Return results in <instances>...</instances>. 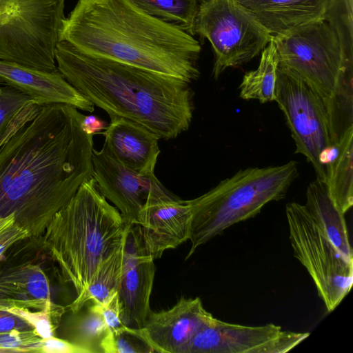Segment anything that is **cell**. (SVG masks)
<instances>
[{"instance_id": "obj_20", "label": "cell", "mask_w": 353, "mask_h": 353, "mask_svg": "<svg viewBox=\"0 0 353 353\" xmlns=\"http://www.w3.org/2000/svg\"><path fill=\"white\" fill-rule=\"evenodd\" d=\"M305 208L316 225L338 250L353 261L344 213L332 199L325 181L316 178L307 186Z\"/></svg>"}, {"instance_id": "obj_6", "label": "cell", "mask_w": 353, "mask_h": 353, "mask_svg": "<svg viewBox=\"0 0 353 353\" xmlns=\"http://www.w3.org/2000/svg\"><path fill=\"white\" fill-rule=\"evenodd\" d=\"M299 176L298 163L241 169L205 194L187 200L191 210L186 259L230 226L254 217L269 202L285 197Z\"/></svg>"}, {"instance_id": "obj_21", "label": "cell", "mask_w": 353, "mask_h": 353, "mask_svg": "<svg viewBox=\"0 0 353 353\" xmlns=\"http://www.w3.org/2000/svg\"><path fill=\"white\" fill-rule=\"evenodd\" d=\"M127 231L120 245L100 263L87 286L68 305L73 314L82 310L90 301L102 305L118 292L123 270Z\"/></svg>"}, {"instance_id": "obj_19", "label": "cell", "mask_w": 353, "mask_h": 353, "mask_svg": "<svg viewBox=\"0 0 353 353\" xmlns=\"http://www.w3.org/2000/svg\"><path fill=\"white\" fill-rule=\"evenodd\" d=\"M268 31L282 34L323 19L329 0H239Z\"/></svg>"}, {"instance_id": "obj_13", "label": "cell", "mask_w": 353, "mask_h": 353, "mask_svg": "<svg viewBox=\"0 0 353 353\" xmlns=\"http://www.w3.org/2000/svg\"><path fill=\"white\" fill-rule=\"evenodd\" d=\"M213 318L200 298L182 297L168 310L151 311L141 327H127V330L152 352L186 353L196 332Z\"/></svg>"}, {"instance_id": "obj_22", "label": "cell", "mask_w": 353, "mask_h": 353, "mask_svg": "<svg viewBox=\"0 0 353 353\" xmlns=\"http://www.w3.org/2000/svg\"><path fill=\"white\" fill-rule=\"evenodd\" d=\"M337 145V154L327 167L326 183L332 199L345 214L353 205V126Z\"/></svg>"}, {"instance_id": "obj_28", "label": "cell", "mask_w": 353, "mask_h": 353, "mask_svg": "<svg viewBox=\"0 0 353 353\" xmlns=\"http://www.w3.org/2000/svg\"><path fill=\"white\" fill-rule=\"evenodd\" d=\"M101 353L152 352L151 349L136 335L127 330L114 333L108 330L101 343Z\"/></svg>"}, {"instance_id": "obj_1", "label": "cell", "mask_w": 353, "mask_h": 353, "mask_svg": "<svg viewBox=\"0 0 353 353\" xmlns=\"http://www.w3.org/2000/svg\"><path fill=\"white\" fill-rule=\"evenodd\" d=\"M64 103L27 110L0 141V253L43 236L55 214L92 178L93 135Z\"/></svg>"}, {"instance_id": "obj_33", "label": "cell", "mask_w": 353, "mask_h": 353, "mask_svg": "<svg viewBox=\"0 0 353 353\" xmlns=\"http://www.w3.org/2000/svg\"><path fill=\"white\" fill-rule=\"evenodd\" d=\"M107 123L97 116L84 115L81 121L83 130L89 135H94L107 127Z\"/></svg>"}, {"instance_id": "obj_7", "label": "cell", "mask_w": 353, "mask_h": 353, "mask_svg": "<svg viewBox=\"0 0 353 353\" xmlns=\"http://www.w3.org/2000/svg\"><path fill=\"white\" fill-rule=\"evenodd\" d=\"M65 0H0V60L57 70Z\"/></svg>"}, {"instance_id": "obj_26", "label": "cell", "mask_w": 353, "mask_h": 353, "mask_svg": "<svg viewBox=\"0 0 353 353\" xmlns=\"http://www.w3.org/2000/svg\"><path fill=\"white\" fill-rule=\"evenodd\" d=\"M353 0H329L323 17L336 32L347 57L353 61Z\"/></svg>"}, {"instance_id": "obj_12", "label": "cell", "mask_w": 353, "mask_h": 353, "mask_svg": "<svg viewBox=\"0 0 353 353\" xmlns=\"http://www.w3.org/2000/svg\"><path fill=\"white\" fill-rule=\"evenodd\" d=\"M92 177L103 196L119 210L127 224L135 225L149 200L176 198L154 174H143L114 159L103 145L93 150Z\"/></svg>"}, {"instance_id": "obj_29", "label": "cell", "mask_w": 353, "mask_h": 353, "mask_svg": "<svg viewBox=\"0 0 353 353\" xmlns=\"http://www.w3.org/2000/svg\"><path fill=\"white\" fill-rule=\"evenodd\" d=\"M42 341L34 330L0 334V352H40Z\"/></svg>"}, {"instance_id": "obj_10", "label": "cell", "mask_w": 353, "mask_h": 353, "mask_svg": "<svg viewBox=\"0 0 353 353\" xmlns=\"http://www.w3.org/2000/svg\"><path fill=\"white\" fill-rule=\"evenodd\" d=\"M274 101L283 113L296 153L312 164L316 178L326 181L319 157L325 149L335 145L327 101L300 75L279 63Z\"/></svg>"}, {"instance_id": "obj_11", "label": "cell", "mask_w": 353, "mask_h": 353, "mask_svg": "<svg viewBox=\"0 0 353 353\" xmlns=\"http://www.w3.org/2000/svg\"><path fill=\"white\" fill-rule=\"evenodd\" d=\"M309 335L283 331L273 323L246 326L214 317L196 332L186 353H285Z\"/></svg>"}, {"instance_id": "obj_4", "label": "cell", "mask_w": 353, "mask_h": 353, "mask_svg": "<svg viewBox=\"0 0 353 353\" xmlns=\"http://www.w3.org/2000/svg\"><path fill=\"white\" fill-rule=\"evenodd\" d=\"M129 225L92 177L53 216L43 244L77 296L100 263L122 243Z\"/></svg>"}, {"instance_id": "obj_31", "label": "cell", "mask_w": 353, "mask_h": 353, "mask_svg": "<svg viewBox=\"0 0 353 353\" xmlns=\"http://www.w3.org/2000/svg\"><path fill=\"white\" fill-rule=\"evenodd\" d=\"M34 330L23 317L6 310H0V334L13 331Z\"/></svg>"}, {"instance_id": "obj_27", "label": "cell", "mask_w": 353, "mask_h": 353, "mask_svg": "<svg viewBox=\"0 0 353 353\" xmlns=\"http://www.w3.org/2000/svg\"><path fill=\"white\" fill-rule=\"evenodd\" d=\"M35 104L39 103L20 90L7 84L0 85V141L20 117Z\"/></svg>"}, {"instance_id": "obj_2", "label": "cell", "mask_w": 353, "mask_h": 353, "mask_svg": "<svg viewBox=\"0 0 353 353\" xmlns=\"http://www.w3.org/2000/svg\"><path fill=\"white\" fill-rule=\"evenodd\" d=\"M59 41L88 54L190 83L200 74L199 42L179 26L148 14L130 0H78L62 21Z\"/></svg>"}, {"instance_id": "obj_24", "label": "cell", "mask_w": 353, "mask_h": 353, "mask_svg": "<svg viewBox=\"0 0 353 353\" xmlns=\"http://www.w3.org/2000/svg\"><path fill=\"white\" fill-rule=\"evenodd\" d=\"M145 12L174 23L191 35L202 0H130Z\"/></svg>"}, {"instance_id": "obj_3", "label": "cell", "mask_w": 353, "mask_h": 353, "mask_svg": "<svg viewBox=\"0 0 353 353\" xmlns=\"http://www.w3.org/2000/svg\"><path fill=\"white\" fill-rule=\"evenodd\" d=\"M55 59L64 79L110 118L130 119L165 140L190 128L194 109L190 83L81 52L64 41L57 43Z\"/></svg>"}, {"instance_id": "obj_14", "label": "cell", "mask_w": 353, "mask_h": 353, "mask_svg": "<svg viewBox=\"0 0 353 353\" xmlns=\"http://www.w3.org/2000/svg\"><path fill=\"white\" fill-rule=\"evenodd\" d=\"M154 260L141 241L137 226L130 225L118 290L121 319L127 327H141L152 311L150 300L155 274Z\"/></svg>"}, {"instance_id": "obj_34", "label": "cell", "mask_w": 353, "mask_h": 353, "mask_svg": "<svg viewBox=\"0 0 353 353\" xmlns=\"http://www.w3.org/2000/svg\"><path fill=\"white\" fill-rule=\"evenodd\" d=\"M5 84L2 81L0 80V85Z\"/></svg>"}, {"instance_id": "obj_9", "label": "cell", "mask_w": 353, "mask_h": 353, "mask_svg": "<svg viewBox=\"0 0 353 353\" xmlns=\"http://www.w3.org/2000/svg\"><path fill=\"white\" fill-rule=\"evenodd\" d=\"M285 214L294 256L312 279L327 311L332 312L353 284V261L347 260L316 225L305 206L288 203Z\"/></svg>"}, {"instance_id": "obj_17", "label": "cell", "mask_w": 353, "mask_h": 353, "mask_svg": "<svg viewBox=\"0 0 353 353\" xmlns=\"http://www.w3.org/2000/svg\"><path fill=\"white\" fill-rule=\"evenodd\" d=\"M103 146L124 166L143 174H154L160 138L143 125L114 117L103 132Z\"/></svg>"}, {"instance_id": "obj_16", "label": "cell", "mask_w": 353, "mask_h": 353, "mask_svg": "<svg viewBox=\"0 0 353 353\" xmlns=\"http://www.w3.org/2000/svg\"><path fill=\"white\" fill-rule=\"evenodd\" d=\"M0 80L43 105L64 103L92 112L94 104L70 85L57 70L46 72L0 60Z\"/></svg>"}, {"instance_id": "obj_25", "label": "cell", "mask_w": 353, "mask_h": 353, "mask_svg": "<svg viewBox=\"0 0 353 353\" xmlns=\"http://www.w3.org/2000/svg\"><path fill=\"white\" fill-rule=\"evenodd\" d=\"M108 330L103 316L92 304L74 319L65 339L85 353H101V343Z\"/></svg>"}, {"instance_id": "obj_18", "label": "cell", "mask_w": 353, "mask_h": 353, "mask_svg": "<svg viewBox=\"0 0 353 353\" xmlns=\"http://www.w3.org/2000/svg\"><path fill=\"white\" fill-rule=\"evenodd\" d=\"M53 303L48 278L39 265L8 262L0 267V310H41Z\"/></svg>"}, {"instance_id": "obj_5", "label": "cell", "mask_w": 353, "mask_h": 353, "mask_svg": "<svg viewBox=\"0 0 353 353\" xmlns=\"http://www.w3.org/2000/svg\"><path fill=\"white\" fill-rule=\"evenodd\" d=\"M279 63L294 71L327 101L332 131L353 123V61L332 27L319 19L272 37Z\"/></svg>"}, {"instance_id": "obj_15", "label": "cell", "mask_w": 353, "mask_h": 353, "mask_svg": "<svg viewBox=\"0 0 353 353\" xmlns=\"http://www.w3.org/2000/svg\"><path fill=\"white\" fill-rule=\"evenodd\" d=\"M191 216L187 200L179 197L149 200L135 225L144 247L155 259L189 240Z\"/></svg>"}, {"instance_id": "obj_30", "label": "cell", "mask_w": 353, "mask_h": 353, "mask_svg": "<svg viewBox=\"0 0 353 353\" xmlns=\"http://www.w3.org/2000/svg\"><path fill=\"white\" fill-rule=\"evenodd\" d=\"M95 308L101 314L108 329L114 332H121L125 325L121 319V307L118 292L112 296L102 305L94 304Z\"/></svg>"}, {"instance_id": "obj_8", "label": "cell", "mask_w": 353, "mask_h": 353, "mask_svg": "<svg viewBox=\"0 0 353 353\" xmlns=\"http://www.w3.org/2000/svg\"><path fill=\"white\" fill-rule=\"evenodd\" d=\"M195 34L211 44L214 57L212 75L216 79L226 69L256 57L272 37L239 0H202Z\"/></svg>"}, {"instance_id": "obj_32", "label": "cell", "mask_w": 353, "mask_h": 353, "mask_svg": "<svg viewBox=\"0 0 353 353\" xmlns=\"http://www.w3.org/2000/svg\"><path fill=\"white\" fill-rule=\"evenodd\" d=\"M41 352L47 353H85V352L66 339L52 336L43 339Z\"/></svg>"}, {"instance_id": "obj_23", "label": "cell", "mask_w": 353, "mask_h": 353, "mask_svg": "<svg viewBox=\"0 0 353 353\" xmlns=\"http://www.w3.org/2000/svg\"><path fill=\"white\" fill-rule=\"evenodd\" d=\"M278 65L276 48L272 37L261 52L257 68L243 75L239 87V97L245 100L256 99L261 103L274 101Z\"/></svg>"}]
</instances>
